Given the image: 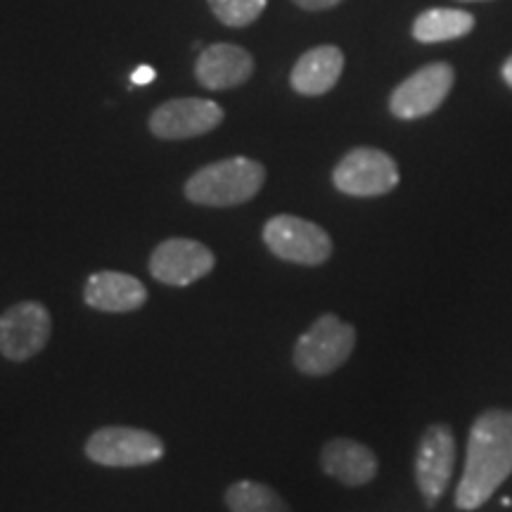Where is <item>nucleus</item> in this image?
I'll return each instance as SVG.
<instances>
[{"label":"nucleus","mask_w":512,"mask_h":512,"mask_svg":"<svg viewBox=\"0 0 512 512\" xmlns=\"http://www.w3.org/2000/svg\"><path fill=\"white\" fill-rule=\"evenodd\" d=\"M453 67L446 62H434L408 76L394 88L389 98V110L399 119H420L439 110L441 102L453 88Z\"/></svg>","instance_id":"nucleus-9"},{"label":"nucleus","mask_w":512,"mask_h":512,"mask_svg":"<svg viewBox=\"0 0 512 512\" xmlns=\"http://www.w3.org/2000/svg\"><path fill=\"white\" fill-rule=\"evenodd\" d=\"M207 3L221 24L242 29L261 17L268 0H207Z\"/></svg>","instance_id":"nucleus-18"},{"label":"nucleus","mask_w":512,"mask_h":512,"mask_svg":"<svg viewBox=\"0 0 512 512\" xmlns=\"http://www.w3.org/2000/svg\"><path fill=\"white\" fill-rule=\"evenodd\" d=\"M264 242L278 259L299 266H320L330 259L332 240L316 223L278 214L264 226Z\"/></svg>","instance_id":"nucleus-4"},{"label":"nucleus","mask_w":512,"mask_h":512,"mask_svg":"<svg viewBox=\"0 0 512 512\" xmlns=\"http://www.w3.org/2000/svg\"><path fill=\"white\" fill-rule=\"evenodd\" d=\"M155 79H157L155 67H150V64H140V67L133 69L131 86H150Z\"/></svg>","instance_id":"nucleus-19"},{"label":"nucleus","mask_w":512,"mask_h":512,"mask_svg":"<svg viewBox=\"0 0 512 512\" xmlns=\"http://www.w3.org/2000/svg\"><path fill=\"white\" fill-rule=\"evenodd\" d=\"M254 57L235 43H214L195 62V79L207 91H230L254 76Z\"/></svg>","instance_id":"nucleus-12"},{"label":"nucleus","mask_w":512,"mask_h":512,"mask_svg":"<svg viewBox=\"0 0 512 512\" xmlns=\"http://www.w3.org/2000/svg\"><path fill=\"white\" fill-rule=\"evenodd\" d=\"M354 347V325L344 323L335 313H325L294 344V366L304 375H330L347 363Z\"/></svg>","instance_id":"nucleus-3"},{"label":"nucleus","mask_w":512,"mask_h":512,"mask_svg":"<svg viewBox=\"0 0 512 512\" xmlns=\"http://www.w3.org/2000/svg\"><path fill=\"white\" fill-rule=\"evenodd\" d=\"M456 465V439L446 425H432L422 434L418 456H415V479L427 505H437L451 482Z\"/></svg>","instance_id":"nucleus-11"},{"label":"nucleus","mask_w":512,"mask_h":512,"mask_svg":"<svg viewBox=\"0 0 512 512\" xmlns=\"http://www.w3.org/2000/svg\"><path fill=\"white\" fill-rule=\"evenodd\" d=\"M503 79L508 86H512V57H508V62L503 64Z\"/></svg>","instance_id":"nucleus-21"},{"label":"nucleus","mask_w":512,"mask_h":512,"mask_svg":"<svg viewBox=\"0 0 512 512\" xmlns=\"http://www.w3.org/2000/svg\"><path fill=\"white\" fill-rule=\"evenodd\" d=\"M512 472V411L479 415L470 430L463 479L456 491L460 510H475L494 496Z\"/></svg>","instance_id":"nucleus-1"},{"label":"nucleus","mask_w":512,"mask_h":512,"mask_svg":"<svg viewBox=\"0 0 512 512\" xmlns=\"http://www.w3.org/2000/svg\"><path fill=\"white\" fill-rule=\"evenodd\" d=\"M53 335V318L41 302H19L0 313V354L22 363L41 354Z\"/></svg>","instance_id":"nucleus-7"},{"label":"nucleus","mask_w":512,"mask_h":512,"mask_svg":"<svg viewBox=\"0 0 512 512\" xmlns=\"http://www.w3.org/2000/svg\"><path fill=\"white\" fill-rule=\"evenodd\" d=\"M226 505L230 512H292L290 505L278 491L268 484L240 479L226 491Z\"/></svg>","instance_id":"nucleus-17"},{"label":"nucleus","mask_w":512,"mask_h":512,"mask_svg":"<svg viewBox=\"0 0 512 512\" xmlns=\"http://www.w3.org/2000/svg\"><path fill=\"white\" fill-rule=\"evenodd\" d=\"M297 8L302 10H309V12H320V10H330V8H337L342 0H292Z\"/></svg>","instance_id":"nucleus-20"},{"label":"nucleus","mask_w":512,"mask_h":512,"mask_svg":"<svg viewBox=\"0 0 512 512\" xmlns=\"http://www.w3.org/2000/svg\"><path fill=\"white\" fill-rule=\"evenodd\" d=\"M266 183V169L256 159L230 157L202 166L185 183V197L200 207H238L254 200Z\"/></svg>","instance_id":"nucleus-2"},{"label":"nucleus","mask_w":512,"mask_h":512,"mask_svg":"<svg viewBox=\"0 0 512 512\" xmlns=\"http://www.w3.org/2000/svg\"><path fill=\"white\" fill-rule=\"evenodd\" d=\"M332 183L351 197H380L399 185V166L387 152L356 147L332 171Z\"/></svg>","instance_id":"nucleus-6"},{"label":"nucleus","mask_w":512,"mask_h":512,"mask_svg":"<svg viewBox=\"0 0 512 512\" xmlns=\"http://www.w3.org/2000/svg\"><path fill=\"white\" fill-rule=\"evenodd\" d=\"M164 441L138 427H102L86 441V456L105 467H143L162 460Z\"/></svg>","instance_id":"nucleus-5"},{"label":"nucleus","mask_w":512,"mask_h":512,"mask_svg":"<svg viewBox=\"0 0 512 512\" xmlns=\"http://www.w3.org/2000/svg\"><path fill=\"white\" fill-rule=\"evenodd\" d=\"M223 107L207 98H174L150 114V131L159 140L207 136L223 124Z\"/></svg>","instance_id":"nucleus-8"},{"label":"nucleus","mask_w":512,"mask_h":512,"mask_svg":"<svg viewBox=\"0 0 512 512\" xmlns=\"http://www.w3.org/2000/svg\"><path fill=\"white\" fill-rule=\"evenodd\" d=\"M320 465L347 486H363L377 475V456L354 439H332L320 451Z\"/></svg>","instance_id":"nucleus-15"},{"label":"nucleus","mask_w":512,"mask_h":512,"mask_svg":"<svg viewBox=\"0 0 512 512\" xmlns=\"http://www.w3.org/2000/svg\"><path fill=\"white\" fill-rule=\"evenodd\" d=\"M344 69V53L337 46H318L306 50L292 67L290 86L299 95L316 98L337 86Z\"/></svg>","instance_id":"nucleus-14"},{"label":"nucleus","mask_w":512,"mask_h":512,"mask_svg":"<svg viewBox=\"0 0 512 512\" xmlns=\"http://www.w3.org/2000/svg\"><path fill=\"white\" fill-rule=\"evenodd\" d=\"M83 302L95 311L131 313L143 309L147 290L136 275L121 271H95L83 287Z\"/></svg>","instance_id":"nucleus-13"},{"label":"nucleus","mask_w":512,"mask_h":512,"mask_svg":"<svg viewBox=\"0 0 512 512\" xmlns=\"http://www.w3.org/2000/svg\"><path fill=\"white\" fill-rule=\"evenodd\" d=\"M475 29V17L463 10L434 8L422 12L413 24V36L420 43H444L453 38H463Z\"/></svg>","instance_id":"nucleus-16"},{"label":"nucleus","mask_w":512,"mask_h":512,"mask_svg":"<svg viewBox=\"0 0 512 512\" xmlns=\"http://www.w3.org/2000/svg\"><path fill=\"white\" fill-rule=\"evenodd\" d=\"M216 256L207 245L188 238H171L155 247L150 256V273L157 283L188 287L214 271Z\"/></svg>","instance_id":"nucleus-10"}]
</instances>
